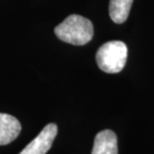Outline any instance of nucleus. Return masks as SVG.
I'll list each match as a JSON object with an SVG mask.
<instances>
[{
	"label": "nucleus",
	"mask_w": 154,
	"mask_h": 154,
	"mask_svg": "<svg viewBox=\"0 0 154 154\" xmlns=\"http://www.w3.org/2000/svg\"><path fill=\"white\" fill-rule=\"evenodd\" d=\"M58 39L65 43L82 46L91 41L94 34L93 24L81 15H69L54 29Z\"/></svg>",
	"instance_id": "nucleus-1"
},
{
	"label": "nucleus",
	"mask_w": 154,
	"mask_h": 154,
	"mask_svg": "<svg viewBox=\"0 0 154 154\" xmlns=\"http://www.w3.org/2000/svg\"><path fill=\"white\" fill-rule=\"evenodd\" d=\"M126 44L122 41H110L103 44L96 53V62L101 71L108 74L119 73L127 61Z\"/></svg>",
	"instance_id": "nucleus-2"
},
{
	"label": "nucleus",
	"mask_w": 154,
	"mask_h": 154,
	"mask_svg": "<svg viewBox=\"0 0 154 154\" xmlns=\"http://www.w3.org/2000/svg\"><path fill=\"white\" fill-rule=\"evenodd\" d=\"M57 125L49 123L19 154H46L57 135Z\"/></svg>",
	"instance_id": "nucleus-3"
},
{
	"label": "nucleus",
	"mask_w": 154,
	"mask_h": 154,
	"mask_svg": "<svg viewBox=\"0 0 154 154\" xmlns=\"http://www.w3.org/2000/svg\"><path fill=\"white\" fill-rule=\"evenodd\" d=\"M20 131L21 124L16 117L7 113H0V145L14 141Z\"/></svg>",
	"instance_id": "nucleus-4"
},
{
	"label": "nucleus",
	"mask_w": 154,
	"mask_h": 154,
	"mask_svg": "<svg viewBox=\"0 0 154 154\" xmlns=\"http://www.w3.org/2000/svg\"><path fill=\"white\" fill-rule=\"evenodd\" d=\"M91 154H118L117 136L115 132L105 129L95 136Z\"/></svg>",
	"instance_id": "nucleus-5"
},
{
	"label": "nucleus",
	"mask_w": 154,
	"mask_h": 154,
	"mask_svg": "<svg viewBox=\"0 0 154 154\" xmlns=\"http://www.w3.org/2000/svg\"><path fill=\"white\" fill-rule=\"evenodd\" d=\"M133 0H110L109 16L114 23L121 24L128 18Z\"/></svg>",
	"instance_id": "nucleus-6"
}]
</instances>
